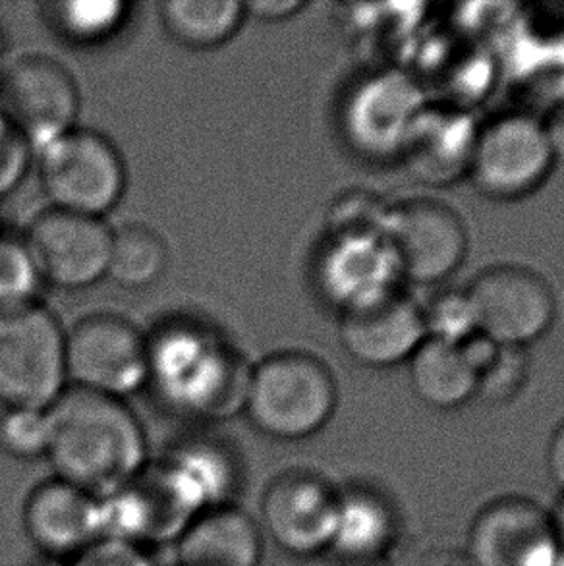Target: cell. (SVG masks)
<instances>
[{
	"instance_id": "7",
	"label": "cell",
	"mask_w": 564,
	"mask_h": 566,
	"mask_svg": "<svg viewBox=\"0 0 564 566\" xmlns=\"http://www.w3.org/2000/svg\"><path fill=\"white\" fill-rule=\"evenodd\" d=\"M555 165L545 123L516 111L480 126L468 177L485 198L516 201L542 188Z\"/></svg>"
},
{
	"instance_id": "1",
	"label": "cell",
	"mask_w": 564,
	"mask_h": 566,
	"mask_svg": "<svg viewBox=\"0 0 564 566\" xmlns=\"http://www.w3.org/2000/svg\"><path fill=\"white\" fill-rule=\"evenodd\" d=\"M46 459L64 482L107 497L147 464V439L123 398L70 387L49 410Z\"/></svg>"
},
{
	"instance_id": "17",
	"label": "cell",
	"mask_w": 564,
	"mask_h": 566,
	"mask_svg": "<svg viewBox=\"0 0 564 566\" xmlns=\"http://www.w3.org/2000/svg\"><path fill=\"white\" fill-rule=\"evenodd\" d=\"M344 353L366 368H395L412 358L426 340L421 307L400 291L374 306L341 315Z\"/></svg>"
},
{
	"instance_id": "2",
	"label": "cell",
	"mask_w": 564,
	"mask_h": 566,
	"mask_svg": "<svg viewBox=\"0 0 564 566\" xmlns=\"http://www.w3.org/2000/svg\"><path fill=\"white\" fill-rule=\"evenodd\" d=\"M149 382L176 412L229 420L244 412L252 366L217 331L194 322L163 325L147 338Z\"/></svg>"
},
{
	"instance_id": "38",
	"label": "cell",
	"mask_w": 564,
	"mask_h": 566,
	"mask_svg": "<svg viewBox=\"0 0 564 566\" xmlns=\"http://www.w3.org/2000/svg\"><path fill=\"white\" fill-rule=\"evenodd\" d=\"M551 524H553V530H555V536H557L558 542L564 547V499L561 506H558L557 513L551 518Z\"/></svg>"
},
{
	"instance_id": "29",
	"label": "cell",
	"mask_w": 564,
	"mask_h": 566,
	"mask_svg": "<svg viewBox=\"0 0 564 566\" xmlns=\"http://www.w3.org/2000/svg\"><path fill=\"white\" fill-rule=\"evenodd\" d=\"M43 283L23 238L0 237V310L35 302Z\"/></svg>"
},
{
	"instance_id": "26",
	"label": "cell",
	"mask_w": 564,
	"mask_h": 566,
	"mask_svg": "<svg viewBox=\"0 0 564 566\" xmlns=\"http://www.w3.org/2000/svg\"><path fill=\"white\" fill-rule=\"evenodd\" d=\"M130 10L121 0H64L49 7V22L74 45H101L121 33Z\"/></svg>"
},
{
	"instance_id": "40",
	"label": "cell",
	"mask_w": 564,
	"mask_h": 566,
	"mask_svg": "<svg viewBox=\"0 0 564 566\" xmlns=\"http://www.w3.org/2000/svg\"><path fill=\"white\" fill-rule=\"evenodd\" d=\"M4 51H7V39H4V31L0 30V61L4 56Z\"/></svg>"
},
{
	"instance_id": "3",
	"label": "cell",
	"mask_w": 564,
	"mask_h": 566,
	"mask_svg": "<svg viewBox=\"0 0 564 566\" xmlns=\"http://www.w3.org/2000/svg\"><path fill=\"white\" fill-rule=\"evenodd\" d=\"M336 381L313 354L284 350L252 368L244 413L263 436L300 441L320 433L336 410Z\"/></svg>"
},
{
	"instance_id": "19",
	"label": "cell",
	"mask_w": 564,
	"mask_h": 566,
	"mask_svg": "<svg viewBox=\"0 0 564 566\" xmlns=\"http://www.w3.org/2000/svg\"><path fill=\"white\" fill-rule=\"evenodd\" d=\"M176 566H260L263 532L240 506L199 513L175 542Z\"/></svg>"
},
{
	"instance_id": "10",
	"label": "cell",
	"mask_w": 564,
	"mask_h": 566,
	"mask_svg": "<svg viewBox=\"0 0 564 566\" xmlns=\"http://www.w3.org/2000/svg\"><path fill=\"white\" fill-rule=\"evenodd\" d=\"M66 374L74 387L124 400L149 382L147 338L123 315H87L66 333Z\"/></svg>"
},
{
	"instance_id": "21",
	"label": "cell",
	"mask_w": 564,
	"mask_h": 566,
	"mask_svg": "<svg viewBox=\"0 0 564 566\" xmlns=\"http://www.w3.org/2000/svg\"><path fill=\"white\" fill-rule=\"evenodd\" d=\"M397 521L385 499L366 490L338 493L328 552L346 563H372L389 552Z\"/></svg>"
},
{
	"instance_id": "18",
	"label": "cell",
	"mask_w": 564,
	"mask_h": 566,
	"mask_svg": "<svg viewBox=\"0 0 564 566\" xmlns=\"http://www.w3.org/2000/svg\"><path fill=\"white\" fill-rule=\"evenodd\" d=\"M480 124L460 108L427 105L406 139L400 161L420 185L447 188L470 175Z\"/></svg>"
},
{
	"instance_id": "23",
	"label": "cell",
	"mask_w": 564,
	"mask_h": 566,
	"mask_svg": "<svg viewBox=\"0 0 564 566\" xmlns=\"http://www.w3.org/2000/svg\"><path fill=\"white\" fill-rule=\"evenodd\" d=\"M414 395L435 410H455L476 398L478 377L466 366L457 346L426 338L408 360Z\"/></svg>"
},
{
	"instance_id": "39",
	"label": "cell",
	"mask_w": 564,
	"mask_h": 566,
	"mask_svg": "<svg viewBox=\"0 0 564 566\" xmlns=\"http://www.w3.org/2000/svg\"><path fill=\"white\" fill-rule=\"evenodd\" d=\"M14 130L10 123H8L7 113H4V107H2V101H0V136H4L7 132Z\"/></svg>"
},
{
	"instance_id": "16",
	"label": "cell",
	"mask_w": 564,
	"mask_h": 566,
	"mask_svg": "<svg viewBox=\"0 0 564 566\" xmlns=\"http://www.w3.org/2000/svg\"><path fill=\"white\" fill-rule=\"evenodd\" d=\"M22 522L31 544L49 560H74L103 537L101 499L56 475L28 493Z\"/></svg>"
},
{
	"instance_id": "6",
	"label": "cell",
	"mask_w": 564,
	"mask_h": 566,
	"mask_svg": "<svg viewBox=\"0 0 564 566\" xmlns=\"http://www.w3.org/2000/svg\"><path fill=\"white\" fill-rule=\"evenodd\" d=\"M427 108L418 80L385 69L359 77L344 95L338 124L354 154L367 161L400 159L406 139Z\"/></svg>"
},
{
	"instance_id": "8",
	"label": "cell",
	"mask_w": 564,
	"mask_h": 566,
	"mask_svg": "<svg viewBox=\"0 0 564 566\" xmlns=\"http://www.w3.org/2000/svg\"><path fill=\"white\" fill-rule=\"evenodd\" d=\"M103 537L149 547L175 544L203 509L165 460L145 464L134 480L101 499Z\"/></svg>"
},
{
	"instance_id": "11",
	"label": "cell",
	"mask_w": 564,
	"mask_h": 566,
	"mask_svg": "<svg viewBox=\"0 0 564 566\" xmlns=\"http://www.w3.org/2000/svg\"><path fill=\"white\" fill-rule=\"evenodd\" d=\"M466 291L478 329L501 346L526 348L545 337L557 317L555 292L534 269L493 265L476 275Z\"/></svg>"
},
{
	"instance_id": "35",
	"label": "cell",
	"mask_w": 564,
	"mask_h": 566,
	"mask_svg": "<svg viewBox=\"0 0 564 566\" xmlns=\"http://www.w3.org/2000/svg\"><path fill=\"white\" fill-rule=\"evenodd\" d=\"M242 4H244L246 15H252L263 22H281L296 15L305 8V2L300 0H250Z\"/></svg>"
},
{
	"instance_id": "14",
	"label": "cell",
	"mask_w": 564,
	"mask_h": 566,
	"mask_svg": "<svg viewBox=\"0 0 564 566\" xmlns=\"http://www.w3.org/2000/svg\"><path fill=\"white\" fill-rule=\"evenodd\" d=\"M403 271L385 234L325 237L315 260V284L338 314L374 306L400 292Z\"/></svg>"
},
{
	"instance_id": "28",
	"label": "cell",
	"mask_w": 564,
	"mask_h": 566,
	"mask_svg": "<svg viewBox=\"0 0 564 566\" xmlns=\"http://www.w3.org/2000/svg\"><path fill=\"white\" fill-rule=\"evenodd\" d=\"M427 338L442 345L460 346L478 333V317L468 291L449 289L421 307Z\"/></svg>"
},
{
	"instance_id": "12",
	"label": "cell",
	"mask_w": 564,
	"mask_h": 566,
	"mask_svg": "<svg viewBox=\"0 0 564 566\" xmlns=\"http://www.w3.org/2000/svg\"><path fill=\"white\" fill-rule=\"evenodd\" d=\"M385 237L395 250L403 279L431 286L455 275L468 253L460 214L437 199H408L390 206Z\"/></svg>"
},
{
	"instance_id": "27",
	"label": "cell",
	"mask_w": 564,
	"mask_h": 566,
	"mask_svg": "<svg viewBox=\"0 0 564 566\" xmlns=\"http://www.w3.org/2000/svg\"><path fill=\"white\" fill-rule=\"evenodd\" d=\"M389 211L390 203L375 191L346 190L328 206L325 237L385 234Z\"/></svg>"
},
{
	"instance_id": "31",
	"label": "cell",
	"mask_w": 564,
	"mask_h": 566,
	"mask_svg": "<svg viewBox=\"0 0 564 566\" xmlns=\"http://www.w3.org/2000/svg\"><path fill=\"white\" fill-rule=\"evenodd\" d=\"M530 369L532 364L526 348L503 346L495 364L478 377L476 398L493 406L511 402L526 387Z\"/></svg>"
},
{
	"instance_id": "25",
	"label": "cell",
	"mask_w": 564,
	"mask_h": 566,
	"mask_svg": "<svg viewBox=\"0 0 564 566\" xmlns=\"http://www.w3.org/2000/svg\"><path fill=\"white\" fill-rule=\"evenodd\" d=\"M168 268L167 242L157 230L130 222L113 230L107 279L126 291H144Z\"/></svg>"
},
{
	"instance_id": "37",
	"label": "cell",
	"mask_w": 564,
	"mask_h": 566,
	"mask_svg": "<svg viewBox=\"0 0 564 566\" xmlns=\"http://www.w3.org/2000/svg\"><path fill=\"white\" fill-rule=\"evenodd\" d=\"M555 163L564 167V107L557 108L545 123Z\"/></svg>"
},
{
	"instance_id": "13",
	"label": "cell",
	"mask_w": 564,
	"mask_h": 566,
	"mask_svg": "<svg viewBox=\"0 0 564 566\" xmlns=\"http://www.w3.org/2000/svg\"><path fill=\"white\" fill-rule=\"evenodd\" d=\"M41 279L64 291H82L107 279L113 229L100 217L51 207L25 234Z\"/></svg>"
},
{
	"instance_id": "30",
	"label": "cell",
	"mask_w": 564,
	"mask_h": 566,
	"mask_svg": "<svg viewBox=\"0 0 564 566\" xmlns=\"http://www.w3.org/2000/svg\"><path fill=\"white\" fill-rule=\"evenodd\" d=\"M51 443L46 410L7 408L0 416V451L15 460L43 459Z\"/></svg>"
},
{
	"instance_id": "9",
	"label": "cell",
	"mask_w": 564,
	"mask_h": 566,
	"mask_svg": "<svg viewBox=\"0 0 564 566\" xmlns=\"http://www.w3.org/2000/svg\"><path fill=\"white\" fill-rule=\"evenodd\" d=\"M8 123L33 154L76 128L80 92L70 70L46 54H25L0 74Z\"/></svg>"
},
{
	"instance_id": "4",
	"label": "cell",
	"mask_w": 564,
	"mask_h": 566,
	"mask_svg": "<svg viewBox=\"0 0 564 566\" xmlns=\"http://www.w3.org/2000/svg\"><path fill=\"white\" fill-rule=\"evenodd\" d=\"M66 382V333L53 312L38 302L0 310V402L49 410Z\"/></svg>"
},
{
	"instance_id": "32",
	"label": "cell",
	"mask_w": 564,
	"mask_h": 566,
	"mask_svg": "<svg viewBox=\"0 0 564 566\" xmlns=\"http://www.w3.org/2000/svg\"><path fill=\"white\" fill-rule=\"evenodd\" d=\"M69 566H155V563L142 545L101 537L76 559L70 560Z\"/></svg>"
},
{
	"instance_id": "36",
	"label": "cell",
	"mask_w": 564,
	"mask_h": 566,
	"mask_svg": "<svg viewBox=\"0 0 564 566\" xmlns=\"http://www.w3.org/2000/svg\"><path fill=\"white\" fill-rule=\"evenodd\" d=\"M547 468H550L551 480L564 491V421L551 437Z\"/></svg>"
},
{
	"instance_id": "41",
	"label": "cell",
	"mask_w": 564,
	"mask_h": 566,
	"mask_svg": "<svg viewBox=\"0 0 564 566\" xmlns=\"http://www.w3.org/2000/svg\"><path fill=\"white\" fill-rule=\"evenodd\" d=\"M0 237H2V234H0Z\"/></svg>"
},
{
	"instance_id": "33",
	"label": "cell",
	"mask_w": 564,
	"mask_h": 566,
	"mask_svg": "<svg viewBox=\"0 0 564 566\" xmlns=\"http://www.w3.org/2000/svg\"><path fill=\"white\" fill-rule=\"evenodd\" d=\"M33 149L15 130L0 136V199L20 186L30 170Z\"/></svg>"
},
{
	"instance_id": "20",
	"label": "cell",
	"mask_w": 564,
	"mask_h": 566,
	"mask_svg": "<svg viewBox=\"0 0 564 566\" xmlns=\"http://www.w3.org/2000/svg\"><path fill=\"white\" fill-rule=\"evenodd\" d=\"M553 532L550 516L534 501L501 499L473 522L470 557L476 566H522Z\"/></svg>"
},
{
	"instance_id": "24",
	"label": "cell",
	"mask_w": 564,
	"mask_h": 566,
	"mask_svg": "<svg viewBox=\"0 0 564 566\" xmlns=\"http://www.w3.org/2000/svg\"><path fill=\"white\" fill-rule=\"evenodd\" d=\"M244 18V4L238 0H165L160 4V22L168 35L196 51L224 45Z\"/></svg>"
},
{
	"instance_id": "15",
	"label": "cell",
	"mask_w": 564,
	"mask_h": 566,
	"mask_svg": "<svg viewBox=\"0 0 564 566\" xmlns=\"http://www.w3.org/2000/svg\"><path fill=\"white\" fill-rule=\"evenodd\" d=\"M338 493L321 475L289 470L269 483L261 497V528L282 552L315 557L328 552Z\"/></svg>"
},
{
	"instance_id": "5",
	"label": "cell",
	"mask_w": 564,
	"mask_h": 566,
	"mask_svg": "<svg viewBox=\"0 0 564 566\" xmlns=\"http://www.w3.org/2000/svg\"><path fill=\"white\" fill-rule=\"evenodd\" d=\"M39 177L54 209L103 219L126 190V165L100 132L74 128L39 151Z\"/></svg>"
},
{
	"instance_id": "22",
	"label": "cell",
	"mask_w": 564,
	"mask_h": 566,
	"mask_svg": "<svg viewBox=\"0 0 564 566\" xmlns=\"http://www.w3.org/2000/svg\"><path fill=\"white\" fill-rule=\"evenodd\" d=\"M165 462L182 478L203 511L234 503L242 474L229 447L215 439H191L176 447Z\"/></svg>"
},
{
	"instance_id": "34",
	"label": "cell",
	"mask_w": 564,
	"mask_h": 566,
	"mask_svg": "<svg viewBox=\"0 0 564 566\" xmlns=\"http://www.w3.org/2000/svg\"><path fill=\"white\" fill-rule=\"evenodd\" d=\"M457 348L466 366L470 368L472 374H476V377L485 374L495 364L499 354L503 350V346L488 337L485 333H481V331L473 333L472 337L466 338L464 343L457 346Z\"/></svg>"
}]
</instances>
